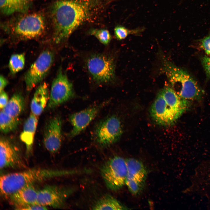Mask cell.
<instances>
[{
    "label": "cell",
    "mask_w": 210,
    "mask_h": 210,
    "mask_svg": "<svg viewBox=\"0 0 210 210\" xmlns=\"http://www.w3.org/2000/svg\"><path fill=\"white\" fill-rule=\"evenodd\" d=\"M111 0H58L50 15L56 43L67 39L79 27L94 17Z\"/></svg>",
    "instance_id": "obj_1"
},
{
    "label": "cell",
    "mask_w": 210,
    "mask_h": 210,
    "mask_svg": "<svg viewBox=\"0 0 210 210\" xmlns=\"http://www.w3.org/2000/svg\"><path fill=\"white\" fill-rule=\"evenodd\" d=\"M190 103L181 97L171 86H166L157 94L150 108V115L158 124L170 125L188 109Z\"/></svg>",
    "instance_id": "obj_2"
},
{
    "label": "cell",
    "mask_w": 210,
    "mask_h": 210,
    "mask_svg": "<svg viewBox=\"0 0 210 210\" xmlns=\"http://www.w3.org/2000/svg\"><path fill=\"white\" fill-rule=\"evenodd\" d=\"M73 173L72 171L67 170L35 168L7 174L0 177L1 193L8 198L22 188L35 183Z\"/></svg>",
    "instance_id": "obj_3"
},
{
    "label": "cell",
    "mask_w": 210,
    "mask_h": 210,
    "mask_svg": "<svg viewBox=\"0 0 210 210\" xmlns=\"http://www.w3.org/2000/svg\"><path fill=\"white\" fill-rule=\"evenodd\" d=\"M161 71L167 76L171 87L183 99L191 102L199 100L203 91L198 82L186 71L162 57Z\"/></svg>",
    "instance_id": "obj_4"
},
{
    "label": "cell",
    "mask_w": 210,
    "mask_h": 210,
    "mask_svg": "<svg viewBox=\"0 0 210 210\" xmlns=\"http://www.w3.org/2000/svg\"><path fill=\"white\" fill-rule=\"evenodd\" d=\"M86 65L93 80L98 84L113 81L115 77V65L113 58L106 55L95 54L89 57Z\"/></svg>",
    "instance_id": "obj_5"
},
{
    "label": "cell",
    "mask_w": 210,
    "mask_h": 210,
    "mask_svg": "<svg viewBox=\"0 0 210 210\" xmlns=\"http://www.w3.org/2000/svg\"><path fill=\"white\" fill-rule=\"evenodd\" d=\"M122 133V127L119 118L109 115L99 122L94 130L95 142L102 147L110 146L116 142Z\"/></svg>",
    "instance_id": "obj_6"
},
{
    "label": "cell",
    "mask_w": 210,
    "mask_h": 210,
    "mask_svg": "<svg viewBox=\"0 0 210 210\" xmlns=\"http://www.w3.org/2000/svg\"><path fill=\"white\" fill-rule=\"evenodd\" d=\"M101 175L107 188L116 191L124 186L127 174L126 160L119 156L109 159L102 167Z\"/></svg>",
    "instance_id": "obj_7"
},
{
    "label": "cell",
    "mask_w": 210,
    "mask_h": 210,
    "mask_svg": "<svg viewBox=\"0 0 210 210\" xmlns=\"http://www.w3.org/2000/svg\"><path fill=\"white\" fill-rule=\"evenodd\" d=\"M74 95L72 84L60 68L52 82L47 107L53 108L70 100Z\"/></svg>",
    "instance_id": "obj_8"
},
{
    "label": "cell",
    "mask_w": 210,
    "mask_h": 210,
    "mask_svg": "<svg viewBox=\"0 0 210 210\" xmlns=\"http://www.w3.org/2000/svg\"><path fill=\"white\" fill-rule=\"evenodd\" d=\"M54 59L49 50L43 51L31 65L24 77L26 89L30 91L44 78L50 70Z\"/></svg>",
    "instance_id": "obj_9"
},
{
    "label": "cell",
    "mask_w": 210,
    "mask_h": 210,
    "mask_svg": "<svg viewBox=\"0 0 210 210\" xmlns=\"http://www.w3.org/2000/svg\"><path fill=\"white\" fill-rule=\"evenodd\" d=\"M44 17L39 13H32L23 16L13 25V30L18 36L31 39L38 37L44 32L46 28Z\"/></svg>",
    "instance_id": "obj_10"
},
{
    "label": "cell",
    "mask_w": 210,
    "mask_h": 210,
    "mask_svg": "<svg viewBox=\"0 0 210 210\" xmlns=\"http://www.w3.org/2000/svg\"><path fill=\"white\" fill-rule=\"evenodd\" d=\"M127 174L125 185L133 194L137 195L143 189L147 176V172L143 164L134 158L126 160Z\"/></svg>",
    "instance_id": "obj_11"
},
{
    "label": "cell",
    "mask_w": 210,
    "mask_h": 210,
    "mask_svg": "<svg viewBox=\"0 0 210 210\" xmlns=\"http://www.w3.org/2000/svg\"><path fill=\"white\" fill-rule=\"evenodd\" d=\"M108 102L105 101L93 105L70 115L69 120L72 128L69 134L70 138L80 134L97 116L100 110Z\"/></svg>",
    "instance_id": "obj_12"
},
{
    "label": "cell",
    "mask_w": 210,
    "mask_h": 210,
    "mask_svg": "<svg viewBox=\"0 0 210 210\" xmlns=\"http://www.w3.org/2000/svg\"><path fill=\"white\" fill-rule=\"evenodd\" d=\"M71 189H66L55 185H48L38 190L37 203L47 207L60 208L71 193Z\"/></svg>",
    "instance_id": "obj_13"
},
{
    "label": "cell",
    "mask_w": 210,
    "mask_h": 210,
    "mask_svg": "<svg viewBox=\"0 0 210 210\" xmlns=\"http://www.w3.org/2000/svg\"><path fill=\"white\" fill-rule=\"evenodd\" d=\"M62 121L61 117L55 116L46 124L44 132L43 144L46 149L54 154L60 149L62 141Z\"/></svg>",
    "instance_id": "obj_14"
},
{
    "label": "cell",
    "mask_w": 210,
    "mask_h": 210,
    "mask_svg": "<svg viewBox=\"0 0 210 210\" xmlns=\"http://www.w3.org/2000/svg\"><path fill=\"white\" fill-rule=\"evenodd\" d=\"M24 166L22 157L18 148L8 139L3 136L1 137V169L21 168Z\"/></svg>",
    "instance_id": "obj_15"
},
{
    "label": "cell",
    "mask_w": 210,
    "mask_h": 210,
    "mask_svg": "<svg viewBox=\"0 0 210 210\" xmlns=\"http://www.w3.org/2000/svg\"><path fill=\"white\" fill-rule=\"evenodd\" d=\"M38 192L33 185H30L20 190L8 198L16 209L21 210L26 206L38 204Z\"/></svg>",
    "instance_id": "obj_16"
},
{
    "label": "cell",
    "mask_w": 210,
    "mask_h": 210,
    "mask_svg": "<svg viewBox=\"0 0 210 210\" xmlns=\"http://www.w3.org/2000/svg\"><path fill=\"white\" fill-rule=\"evenodd\" d=\"M49 96L48 86L46 83H43L37 88L32 100V113L37 116L40 115L47 105Z\"/></svg>",
    "instance_id": "obj_17"
},
{
    "label": "cell",
    "mask_w": 210,
    "mask_h": 210,
    "mask_svg": "<svg viewBox=\"0 0 210 210\" xmlns=\"http://www.w3.org/2000/svg\"><path fill=\"white\" fill-rule=\"evenodd\" d=\"M33 0H0V10L6 15L25 13L29 10Z\"/></svg>",
    "instance_id": "obj_18"
},
{
    "label": "cell",
    "mask_w": 210,
    "mask_h": 210,
    "mask_svg": "<svg viewBox=\"0 0 210 210\" xmlns=\"http://www.w3.org/2000/svg\"><path fill=\"white\" fill-rule=\"evenodd\" d=\"M38 123L37 116L32 113L25 121L20 135V139L25 144L28 150L32 148Z\"/></svg>",
    "instance_id": "obj_19"
},
{
    "label": "cell",
    "mask_w": 210,
    "mask_h": 210,
    "mask_svg": "<svg viewBox=\"0 0 210 210\" xmlns=\"http://www.w3.org/2000/svg\"><path fill=\"white\" fill-rule=\"evenodd\" d=\"M24 107V101L20 93L14 94L9 100L2 111L12 117L18 118L23 112Z\"/></svg>",
    "instance_id": "obj_20"
},
{
    "label": "cell",
    "mask_w": 210,
    "mask_h": 210,
    "mask_svg": "<svg viewBox=\"0 0 210 210\" xmlns=\"http://www.w3.org/2000/svg\"><path fill=\"white\" fill-rule=\"evenodd\" d=\"M93 210H125L126 207L114 197L105 195L98 199L92 206Z\"/></svg>",
    "instance_id": "obj_21"
},
{
    "label": "cell",
    "mask_w": 210,
    "mask_h": 210,
    "mask_svg": "<svg viewBox=\"0 0 210 210\" xmlns=\"http://www.w3.org/2000/svg\"><path fill=\"white\" fill-rule=\"evenodd\" d=\"M19 121L18 118L10 116L1 111L0 113V129L5 134L15 131L18 128Z\"/></svg>",
    "instance_id": "obj_22"
},
{
    "label": "cell",
    "mask_w": 210,
    "mask_h": 210,
    "mask_svg": "<svg viewBox=\"0 0 210 210\" xmlns=\"http://www.w3.org/2000/svg\"><path fill=\"white\" fill-rule=\"evenodd\" d=\"M145 30L143 27H140L134 29H129L123 26L118 25L114 29V35L117 39L122 40L130 34L139 35Z\"/></svg>",
    "instance_id": "obj_23"
},
{
    "label": "cell",
    "mask_w": 210,
    "mask_h": 210,
    "mask_svg": "<svg viewBox=\"0 0 210 210\" xmlns=\"http://www.w3.org/2000/svg\"><path fill=\"white\" fill-rule=\"evenodd\" d=\"M25 62L24 54H16L12 55L10 57L9 67L10 71L13 74H15L24 68Z\"/></svg>",
    "instance_id": "obj_24"
},
{
    "label": "cell",
    "mask_w": 210,
    "mask_h": 210,
    "mask_svg": "<svg viewBox=\"0 0 210 210\" xmlns=\"http://www.w3.org/2000/svg\"><path fill=\"white\" fill-rule=\"evenodd\" d=\"M89 33L90 35L96 37L101 43L105 45L108 44L112 39L110 32L105 29H92L89 31Z\"/></svg>",
    "instance_id": "obj_25"
},
{
    "label": "cell",
    "mask_w": 210,
    "mask_h": 210,
    "mask_svg": "<svg viewBox=\"0 0 210 210\" xmlns=\"http://www.w3.org/2000/svg\"><path fill=\"white\" fill-rule=\"evenodd\" d=\"M201 47L208 55H210V34L200 41Z\"/></svg>",
    "instance_id": "obj_26"
},
{
    "label": "cell",
    "mask_w": 210,
    "mask_h": 210,
    "mask_svg": "<svg viewBox=\"0 0 210 210\" xmlns=\"http://www.w3.org/2000/svg\"><path fill=\"white\" fill-rule=\"evenodd\" d=\"M201 63L206 76L210 78V57H203L201 59Z\"/></svg>",
    "instance_id": "obj_27"
},
{
    "label": "cell",
    "mask_w": 210,
    "mask_h": 210,
    "mask_svg": "<svg viewBox=\"0 0 210 210\" xmlns=\"http://www.w3.org/2000/svg\"><path fill=\"white\" fill-rule=\"evenodd\" d=\"M8 97L7 93L4 90L0 92V107L3 109L8 101Z\"/></svg>",
    "instance_id": "obj_28"
},
{
    "label": "cell",
    "mask_w": 210,
    "mask_h": 210,
    "mask_svg": "<svg viewBox=\"0 0 210 210\" xmlns=\"http://www.w3.org/2000/svg\"><path fill=\"white\" fill-rule=\"evenodd\" d=\"M47 207L38 204L29 205L24 207L21 210H46Z\"/></svg>",
    "instance_id": "obj_29"
},
{
    "label": "cell",
    "mask_w": 210,
    "mask_h": 210,
    "mask_svg": "<svg viewBox=\"0 0 210 210\" xmlns=\"http://www.w3.org/2000/svg\"><path fill=\"white\" fill-rule=\"evenodd\" d=\"M0 92H1L4 90V88L7 85L8 81L7 79L2 75L0 76Z\"/></svg>",
    "instance_id": "obj_30"
}]
</instances>
